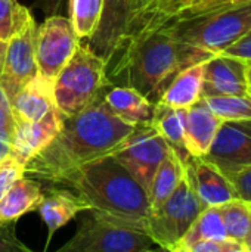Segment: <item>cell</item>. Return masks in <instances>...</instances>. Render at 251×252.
<instances>
[{"label":"cell","mask_w":251,"mask_h":252,"mask_svg":"<svg viewBox=\"0 0 251 252\" xmlns=\"http://www.w3.org/2000/svg\"><path fill=\"white\" fill-rule=\"evenodd\" d=\"M247 63V69H246V81H247V89H249V94H251V62Z\"/></svg>","instance_id":"obj_40"},{"label":"cell","mask_w":251,"mask_h":252,"mask_svg":"<svg viewBox=\"0 0 251 252\" xmlns=\"http://www.w3.org/2000/svg\"><path fill=\"white\" fill-rule=\"evenodd\" d=\"M247 63L238 58L217 53L206 61L201 97L249 94L246 81Z\"/></svg>","instance_id":"obj_13"},{"label":"cell","mask_w":251,"mask_h":252,"mask_svg":"<svg viewBox=\"0 0 251 252\" xmlns=\"http://www.w3.org/2000/svg\"><path fill=\"white\" fill-rule=\"evenodd\" d=\"M203 99L222 123L251 120V94L212 96Z\"/></svg>","instance_id":"obj_28"},{"label":"cell","mask_w":251,"mask_h":252,"mask_svg":"<svg viewBox=\"0 0 251 252\" xmlns=\"http://www.w3.org/2000/svg\"><path fill=\"white\" fill-rule=\"evenodd\" d=\"M43 201L40 202L37 213L47 227V244L55 232L64 227L68 221L78 214L89 211V207L70 189L52 185L47 190H43Z\"/></svg>","instance_id":"obj_16"},{"label":"cell","mask_w":251,"mask_h":252,"mask_svg":"<svg viewBox=\"0 0 251 252\" xmlns=\"http://www.w3.org/2000/svg\"><path fill=\"white\" fill-rule=\"evenodd\" d=\"M61 4H62V0H37V6L43 10V13L49 16L55 15V12H58Z\"/></svg>","instance_id":"obj_37"},{"label":"cell","mask_w":251,"mask_h":252,"mask_svg":"<svg viewBox=\"0 0 251 252\" xmlns=\"http://www.w3.org/2000/svg\"><path fill=\"white\" fill-rule=\"evenodd\" d=\"M151 0H127L129 3V7H130V15L138 12L139 9H142L143 6H146ZM130 18V16H129Z\"/></svg>","instance_id":"obj_38"},{"label":"cell","mask_w":251,"mask_h":252,"mask_svg":"<svg viewBox=\"0 0 251 252\" xmlns=\"http://www.w3.org/2000/svg\"><path fill=\"white\" fill-rule=\"evenodd\" d=\"M185 177L206 208L220 207L238 198L231 180L204 158L191 157L185 164Z\"/></svg>","instance_id":"obj_12"},{"label":"cell","mask_w":251,"mask_h":252,"mask_svg":"<svg viewBox=\"0 0 251 252\" xmlns=\"http://www.w3.org/2000/svg\"><path fill=\"white\" fill-rule=\"evenodd\" d=\"M226 56L238 58L244 62H251V31L247 32L243 38H240L237 43L229 46L226 50L222 52Z\"/></svg>","instance_id":"obj_33"},{"label":"cell","mask_w":251,"mask_h":252,"mask_svg":"<svg viewBox=\"0 0 251 252\" xmlns=\"http://www.w3.org/2000/svg\"><path fill=\"white\" fill-rule=\"evenodd\" d=\"M228 235L223 226V220L219 207L206 208L194 221L188 233L180 242V248H191L192 245L204 241H226Z\"/></svg>","instance_id":"obj_25"},{"label":"cell","mask_w":251,"mask_h":252,"mask_svg":"<svg viewBox=\"0 0 251 252\" xmlns=\"http://www.w3.org/2000/svg\"><path fill=\"white\" fill-rule=\"evenodd\" d=\"M228 239L244 244L251 223L250 204L235 198L219 207Z\"/></svg>","instance_id":"obj_27"},{"label":"cell","mask_w":251,"mask_h":252,"mask_svg":"<svg viewBox=\"0 0 251 252\" xmlns=\"http://www.w3.org/2000/svg\"><path fill=\"white\" fill-rule=\"evenodd\" d=\"M250 211H251V204H250ZM244 245L246 247H251V223H250V230H249V235H247V238H246V241H244Z\"/></svg>","instance_id":"obj_41"},{"label":"cell","mask_w":251,"mask_h":252,"mask_svg":"<svg viewBox=\"0 0 251 252\" xmlns=\"http://www.w3.org/2000/svg\"><path fill=\"white\" fill-rule=\"evenodd\" d=\"M129 16L130 7L127 0H104L101 22L95 34L89 38L87 46L96 55L108 61L123 35Z\"/></svg>","instance_id":"obj_18"},{"label":"cell","mask_w":251,"mask_h":252,"mask_svg":"<svg viewBox=\"0 0 251 252\" xmlns=\"http://www.w3.org/2000/svg\"><path fill=\"white\" fill-rule=\"evenodd\" d=\"M133 128L111 112L101 93L83 111L65 117L59 133L25 164L24 173L53 185L68 171L109 155Z\"/></svg>","instance_id":"obj_1"},{"label":"cell","mask_w":251,"mask_h":252,"mask_svg":"<svg viewBox=\"0 0 251 252\" xmlns=\"http://www.w3.org/2000/svg\"><path fill=\"white\" fill-rule=\"evenodd\" d=\"M213 53L176 40L164 31L120 38L107 61V80L133 87L151 103L160 97L173 78L188 66L209 61Z\"/></svg>","instance_id":"obj_2"},{"label":"cell","mask_w":251,"mask_h":252,"mask_svg":"<svg viewBox=\"0 0 251 252\" xmlns=\"http://www.w3.org/2000/svg\"><path fill=\"white\" fill-rule=\"evenodd\" d=\"M107 61L87 44H80L72 58L53 80V97L64 117H71L89 106L111 86L107 80Z\"/></svg>","instance_id":"obj_4"},{"label":"cell","mask_w":251,"mask_h":252,"mask_svg":"<svg viewBox=\"0 0 251 252\" xmlns=\"http://www.w3.org/2000/svg\"><path fill=\"white\" fill-rule=\"evenodd\" d=\"M53 185L70 189L102 219L143 232L151 213L149 195L111 155L68 171Z\"/></svg>","instance_id":"obj_3"},{"label":"cell","mask_w":251,"mask_h":252,"mask_svg":"<svg viewBox=\"0 0 251 252\" xmlns=\"http://www.w3.org/2000/svg\"><path fill=\"white\" fill-rule=\"evenodd\" d=\"M78 46L80 38L68 18L61 15L47 16L37 28L36 62L38 75L53 81Z\"/></svg>","instance_id":"obj_9"},{"label":"cell","mask_w":251,"mask_h":252,"mask_svg":"<svg viewBox=\"0 0 251 252\" xmlns=\"http://www.w3.org/2000/svg\"><path fill=\"white\" fill-rule=\"evenodd\" d=\"M13 128H15V123H13V117L10 111V102L6 97L3 89L0 87V130L9 131L13 134Z\"/></svg>","instance_id":"obj_34"},{"label":"cell","mask_w":251,"mask_h":252,"mask_svg":"<svg viewBox=\"0 0 251 252\" xmlns=\"http://www.w3.org/2000/svg\"><path fill=\"white\" fill-rule=\"evenodd\" d=\"M170 252H185V251H183V250H182L180 247H178V248H175L173 251H170Z\"/></svg>","instance_id":"obj_43"},{"label":"cell","mask_w":251,"mask_h":252,"mask_svg":"<svg viewBox=\"0 0 251 252\" xmlns=\"http://www.w3.org/2000/svg\"><path fill=\"white\" fill-rule=\"evenodd\" d=\"M204 65L206 62H200L180 71L169 84L158 103L175 109H188L197 103L203 92Z\"/></svg>","instance_id":"obj_21"},{"label":"cell","mask_w":251,"mask_h":252,"mask_svg":"<svg viewBox=\"0 0 251 252\" xmlns=\"http://www.w3.org/2000/svg\"><path fill=\"white\" fill-rule=\"evenodd\" d=\"M155 31H164L179 41L217 55L251 31V3L229 10L169 24Z\"/></svg>","instance_id":"obj_5"},{"label":"cell","mask_w":251,"mask_h":252,"mask_svg":"<svg viewBox=\"0 0 251 252\" xmlns=\"http://www.w3.org/2000/svg\"><path fill=\"white\" fill-rule=\"evenodd\" d=\"M53 109H56L53 81H49L38 74L27 86H24L10 102L15 124L40 121Z\"/></svg>","instance_id":"obj_15"},{"label":"cell","mask_w":251,"mask_h":252,"mask_svg":"<svg viewBox=\"0 0 251 252\" xmlns=\"http://www.w3.org/2000/svg\"><path fill=\"white\" fill-rule=\"evenodd\" d=\"M0 252H36L28 248L15 233L12 224H0Z\"/></svg>","instance_id":"obj_31"},{"label":"cell","mask_w":251,"mask_h":252,"mask_svg":"<svg viewBox=\"0 0 251 252\" xmlns=\"http://www.w3.org/2000/svg\"><path fill=\"white\" fill-rule=\"evenodd\" d=\"M143 252H170V251H167V250H164V248H161V247H158L157 250H152V247H151V248H148L146 251H143Z\"/></svg>","instance_id":"obj_42"},{"label":"cell","mask_w":251,"mask_h":252,"mask_svg":"<svg viewBox=\"0 0 251 252\" xmlns=\"http://www.w3.org/2000/svg\"><path fill=\"white\" fill-rule=\"evenodd\" d=\"M22 176H25L24 165L19 164L15 158L9 157L3 162H0V199L6 195L10 186Z\"/></svg>","instance_id":"obj_30"},{"label":"cell","mask_w":251,"mask_h":252,"mask_svg":"<svg viewBox=\"0 0 251 252\" xmlns=\"http://www.w3.org/2000/svg\"><path fill=\"white\" fill-rule=\"evenodd\" d=\"M1 43H4V41H3V40H0V46H1Z\"/></svg>","instance_id":"obj_44"},{"label":"cell","mask_w":251,"mask_h":252,"mask_svg":"<svg viewBox=\"0 0 251 252\" xmlns=\"http://www.w3.org/2000/svg\"><path fill=\"white\" fill-rule=\"evenodd\" d=\"M36 38L37 24L34 18H30L6 44L3 66L0 71V87L9 102H12L16 93L38 74L36 62Z\"/></svg>","instance_id":"obj_10"},{"label":"cell","mask_w":251,"mask_h":252,"mask_svg":"<svg viewBox=\"0 0 251 252\" xmlns=\"http://www.w3.org/2000/svg\"><path fill=\"white\" fill-rule=\"evenodd\" d=\"M102 92V97L111 112L130 126L148 124L152 120L155 105L133 87L115 86Z\"/></svg>","instance_id":"obj_19"},{"label":"cell","mask_w":251,"mask_h":252,"mask_svg":"<svg viewBox=\"0 0 251 252\" xmlns=\"http://www.w3.org/2000/svg\"><path fill=\"white\" fill-rule=\"evenodd\" d=\"M203 158L216 165L226 177L251 167V120L222 123Z\"/></svg>","instance_id":"obj_11"},{"label":"cell","mask_w":251,"mask_h":252,"mask_svg":"<svg viewBox=\"0 0 251 252\" xmlns=\"http://www.w3.org/2000/svg\"><path fill=\"white\" fill-rule=\"evenodd\" d=\"M235 241H204L192 245L191 248H183L189 252H226Z\"/></svg>","instance_id":"obj_35"},{"label":"cell","mask_w":251,"mask_h":252,"mask_svg":"<svg viewBox=\"0 0 251 252\" xmlns=\"http://www.w3.org/2000/svg\"><path fill=\"white\" fill-rule=\"evenodd\" d=\"M64 120L65 117L56 108L40 121L15 124L10 157L25 167V164L34 155L43 151L55 139L62 127Z\"/></svg>","instance_id":"obj_14"},{"label":"cell","mask_w":251,"mask_h":252,"mask_svg":"<svg viewBox=\"0 0 251 252\" xmlns=\"http://www.w3.org/2000/svg\"><path fill=\"white\" fill-rule=\"evenodd\" d=\"M185 109H175L161 103H155L151 126L166 140L169 148L178 155L185 165L191 155L185 146V127H183Z\"/></svg>","instance_id":"obj_22"},{"label":"cell","mask_w":251,"mask_h":252,"mask_svg":"<svg viewBox=\"0 0 251 252\" xmlns=\"http://www.w3.org/2000/svg\"><path fill=\"white\" fill-rule=\"evenodd\" d=\"M12 133L0 130V162L10 157L12 152Z\"/></svg>","instance_id":"obj_36"},{"label":"cell","mask_w":251,"mask_h":252,"mask_svg":"<svg viewBox=\"0 0 251 252\" xmlns=\"http://www.w3.org/2000/svg\"><path fill=\"white\" fill-rule=\"evenodd\" d=\"M204 210L206 207L183 177L170 198L149 213L143 232L155 245L173 251Z\"/></svg>","instance_id":"obj_6"},{"label":"cell","mask_w":251,"mask_h":252,"mask_svg":"<svg viewBox=\"0 0 251 252\" xmlns=\"http://www.w3.org/2000/svg\"><path fill=\"white\" fill-rule=\"evenodd\" d=\"M250 3L251 0H186L183 3V6L178 12L170 15L169 18H166L160 22H155L152 25L143 27L141 30H136L133 32H126L121 35V38L146 34V32L155 31L164 25H169V24H175V22H180V21H188V19L200 18V16H206V15L229 10V9L240 7V6L250 4Z\"/></svg>","instance_id":"obj_23"},{"label":"cell","mask_w":251,"mask_h":252,"mask_svg":"<svg viewBox=\"0 0 251 252\" xmlns=\"http://www.w3.org/2000/svg\"><path fill=\"white\" fill-rule=\"evenodd\" d=\"M104 0H70V21L78 38L89 40L101 22Z\"/></svg>","instance_id":"obj_26"},{"label":"cell","mask_w":251,"mask_h":252,"mask_svg":"<svg viewBox=\"0 0 251 252\" xmlns=\"http://www.w3.org/2000/svg\"><path fill=\"white\" fill-rule=\"evenodd\" d=\"M185 177V165L178 158V155L170 151L169 155L163 159L160 167L155 171L152 183L149 186V204L151 211L157 210L163 202H166L170 195L178 189L180 182Z\"/></svg>","instance_id":"obj_24"},{"label":"cell","mask_w":251,"mask_h":252,"mask_svg":"<svg viewBox=\"0 0 251 252\" xmlns=\"http://www.w3.org/2000/svg\"><path fill=\"white\" fill-rule=\"evenodd\" d=\"M249 250H250V252H251V247H250V248H249Z\"/></svg>","instance_id":"obj_46"},{"label":"cell","mask_w":251,"mask_h":252,"mask_svg":"<svg viewBox=\"0 0 251 252\" xmlns=\"http://www.w3.org/2000/svg\"><path fill=\"white\" fill-rule=\"evenodd\" d=\"M226 252H250V250H249V247H246L241 242H234Z\"/></svg>","instance_id":"obj_39"},{"label":"cell","mask_w":251,"mask_h":252,"mask_svg":"<svg viewBox=\"0 0 251 252\" xmlns=\"http://www.w3.org/2000/svg\"><path fill=\"white\" fill-rule=\"evenodd\" d=\"M154 242L141 230L115 224L90 211L75 235L55 252H143Z\"/></svg>","instance_id":"obj_7"},{"label":"cell","mask_w":251,"mask_h":252,"mask_svg":"<svg viewBox=\"0 0 251 252\" xmlns=\"http://www.w3.org/2000/svg\"><path fill=\"white\" fill-rule=\"evenodd\" d=\"M43 195L41 185L33 177L18 179L0 199V224H12L27 213L37 211Z\"/></svg>","instance_id":"obj_20"},{"label":"cell","mask_w":251,"mask_h":252,"mask_svg":"<svg viewBox=\"0 0 251 252\" xmlns=\"http://www.w3.org/2000/svg\"><path fill=\"white\" fill-rule=\"evenodd\" d=\"M222 121L210 111L201 97L191 108L185 109V146L191 157L203 158L207 155Z\"/></svg>","instance_id":"obj_17"},{"label":"cell","mask_w":251,"mask_h":252,"mask_svg":"<svg viewBox=\"0 0 251 252\" xmlns=\"http://www.w3.org/2000/svg\"><path fill=\"white\" fill-rule=\"evenodd\" d=\"M182 250H183V248H182ZM183 251H185V252H189V251H186V250H183Z\"/></svg>","instance_id":"obj_45"},{"label":"cell","mask_w":251,"mask_h":252,"mask_svg":"<svg viewBox=\"0 0 251 252\" xmlns=\"http://www.w3.org/2000/svg\"><path fill=\"white\" fill-rule=\"evenodd\" d=\"M170 151L166 140L148 123L135 126L133 131L109 155L149 192L155 171Z\"/></svg>","instance_id":"obj_8"},{"label":"cell","mask_w":251,"mask_h":252,"mask_svg":"<svg viewBox=\"0 0 251 252\" xmlns=\"http://www.w3.org/2000/svg\"><path fill=\"white\" fill-rule=\"evenodd\" d=\"M237 192V196L251 204V167L243 168L228 177Z\"/></svg>","instance_id":"obj_32"},{"label":"cell","mask_w":251,"mask_h":252,"mask_svg":"<svg viewBox=\"0 0 251 252\" xmlns=\"http://www.w3.org/2000/svg\"><path fill=\"white\" fill-rule=\"evenodd\" d=\"M30 18V10L18 0H0V40L7 43Z\"/></svg>","instance_id":"obj_29"}]
</instances>
